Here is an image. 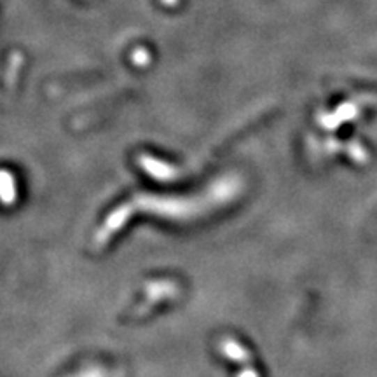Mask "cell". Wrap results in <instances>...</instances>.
I'll list each match as a JSON object with an SVG mask.
<instances>
[{
	"label": "cell",
	"instance_id": "cell-1",
	"mask_svg": "<svg viewBox=\"0 0 377 377\" xmlns=\"http://www.w3.org/2000/svg\"><path fill=\"white\" fill-rule=\"evenodd\" d=\"M0 199L6 203V205H11L16 199V187L13 182L11 173L0 171Z\"/></svg>",
	"mask_w": 377,
	"mask_h": 377
}]
</instances>
